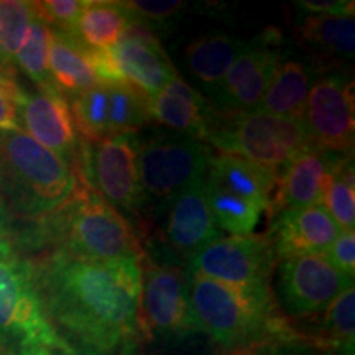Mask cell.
<instances>
[{
  "instance_id": "1",
  "label": "cell",
  "mask_w": 355,
  "mask_h": 355,
  "mask_svg": "<svg viewBox=\"0 0 355 355\" xmlns=\"http://www.w3.org/2000/svg\"><path fill=\"white\" fill-rule=\"evenodd\" d=\"M51 322L86 345L112 354L140 331V259L94 261L56 254L33 270Z\"/></svg>"
},
{
  "instance_id": "2",
  "label": "cell",
  "mask_w": 355,
  "mask_h": 355,
  "mask_svg": "<svg viewBox=\"0 0 355 355\" xmlns=\"http://www.w3.org/2000/svg\"><path fill=\"white\" fill-rule=\"evenodd\" d=\"M78 173L24 130L0 132V207L38 219L56 214L78 196Z\"/></svg>"
},
{
  "instance_id": "3",
  "label": "cell",
  "mask_w": 355,
  "mask_h": 355,
  "mask_svg": "<svg viewBox=\"0 0 355 355\" xmlns=\"http://www.w3.org/2000/svg\"><path fill=\"white\" fill-rule=\"evenodd\" d=\"M71 354L44 309L33 266L0 241V355Z\"/></svg>"
},
{
  "instance_id": "4",
  "label": "cell",
  "mask_w": 355,
  "mask_h": 355,
  "mask_svg": "<svg viewBox=\"0 0 355 355\" xmlns=\"http://www.w3.org/2000/svg\"><path fill=\"white\" fill-rule=\"evenodd\" d=\"M189 296L199 329L224 347H248L282 331L270 291H245L189 275Z\"/></svg>"
},
{
  "instance_id": "5",
  "label": "cell",
  "mask_w": 355,
  "mask_h": 355,
  "mask_svg": "<svg viewBox=\"0 0 355 355\" xmlns=\"http://www.w3.org/2000/svg\"><path fill=\"white\" fill-rule=\"evenodd\" d=\"M204 140L219 153L245 158L279 173L311 148L303 121L259 112H219L211 107Z\"/></svg>"
},
{
  "instance_id": "6",
  "label": "cell",
  "mask_w": 355,
  "mask_h": 355,
  "mask_svg": "<svg viewBox=\"0 0 355 355\" xmlns=\"http://www.w3.org/2000/svg\"><path fill=\"white\" fill-rule=\"evenodd\" d=\"M61 254L74 259L115 261L141 259L139 239L130 225L94 191L79 193L63 222Z\"/></svg>"
},
{
  "instance_id": "7",
  "label": "cell",
  "mask_w": 355,
  "mask_h": 355,
  "mask_svg": "<svg viewBox=\"0 0 355 355\" xmlns=\"http://www.w3.org/2000/svg\"><path fill=\"white\" fill-rule=\"evenodd\" d=\"M209 159L207 146L189 135H158L141 141L139 176L144 198L168 209L181 191L207 176Z\"/></svg>"
},
{
  "instance_id": "8",
  "label": "cell",
  "mask_w": 355,
  "mask_h": 355,
  "mask_svg": "<svg viewBox=\"0 0 355 355\" xmlns=\"http://www.w3.org/2000/svg\"><path fill=\"white\" fill-rule=\"evenodd\" d=\"M137 133L84 141L81 146L83 175L114 209L139 212L145 202L139 176Z\"/></svg>"
},
{
  "instance_id": "9",
  "label": "cell",
  "mask_w": 355,
  "mask_h": 355,
  "mask_svg": "<svg viewBox=\"0 0 355 355\" xmlns=\"http://www.w3.org/2000/svg\"><path fill=\"white\" fill-rule=\"evenodd\" d=\"M275 250L268 234L237 235L209 243L189 260L191 275H202L245 291H270Z\"/></svg>"
},
{
  "instance_id": "10",
  "label": "cell",
  "mask_w": 355,
  "mask_h": 355,
  "mask_svg": "<svg viewBox=\"0 0 355 355\" xmlns=\"http://www.w3.org/2000/svg\"><path fill=\"white\" fill-rule=\"evenodd\" d=\"M69 107L86 141L137 133L150 121V99L127 83H97L73 97Z\"/></svg>"
},
{
  "instance_id": "11",
  "label": "cell",
  "mask_w": 355,
  "mask_h": 355,
  "mask_svg": "<svg viewBox=\"0 0 355 355\" xmlns=\"http://www.w3.org/2000/svg\"><path fill=\"white\" fill-rule=\"evenodd\" d=\"M140 331L146 336H180L201 331L191 306L188 275L150 261L140 263Z\"/></svg>"
},
{
  "instance_id": "12",
  "label": "cell",
  "mask_w": 355,
  "mask_h": 355,
  "mask_svg": "<svg viewBox=\"0 0 355 355\" xmlns=\"http://www.w3.org/2000/svg\"><path fill=\"white\" fill-rule=\"evenodd\" d=\"M349 286H352V279L337 272L324 254L291 257L278 265V301L288 316L306 318L326 313L332 301Z\"/></svg>"
},
{
  "instance_id": "13",
  "label": "cell",
  "mask_w": 355,
  "mask_h": 355,
  "mask_svg": "<svg viewBox=\"0 0 355 355\" xmlns=\"http://www.w3.org/2000/svg\"><path fill=\"white\" fill-rule=\"evenodd\" d=\"M303 123L313 146L329 153H349L354 148V83L329 74L309 89Z\"/></svg>"
},
{
  "instance_id": "14",
  "label": "cell",
  "mask_w": 355,
  "mask_h": 355,
  "mask_svg": "<svg viewBox=\"0 0 355 355\" xmlns=\"http://www.w3.org/2000/svg\"><path fill=\"white\" fill-rule=\"evenodd\" d=\"M278 32L266 30L247 43L235 63L216 89L214 110L219 112H252L263 99L266 89L273 81L279 63Z\"/></svg>"
},
{
  "instance_id": "15",
  "label": "cell",
  "mask_w": 355,
  "mask_h": 355,
  "mask_svg": "<svg viewBox=\"0 0 355 355\" xmlns=\"http://www.w3.org/2000/svg\"><path fill=\"white\" fill-rule=\"evenodd\" d=\"M123 83L146 97H153L176 71L157 37L148 28L130 21L122 38L110 48Z\"/></svg>"
},
{
  "instance_id": "16",
  "label": "cell",
  "mask_w": 355,
  "mask_h": 355,
  "mask_svg": "<svg viewBox=\"0 0 355 355\" xmlns=\"http://www.w3.org/2000/svg\"><path fill=\"white\" fill-rule=\"evenodd\" d=\"M21 130L66 162H74L76 127L66 97L55 87L25 94L20 105Z\"/></svg>"
},
{
  "instance_id": "17",
  "label": "cell",
  "mask_w": 355,
  "mask_h": 355,
  "mask_svg": "<svg viewBox=\"0 0 355 355\" xmlns=\"http://www.w3.org/2000/svg\"><path fill=\"white\" fill-rule=\"evenodd\" d=\"M336 153L311 146L279 171L268 214L286 209H301L321 204L331 171L339 162Z\"/></svg>"
},
{
  "instance_id": "18",
  "label": "cell",
  "mask_w": 355,
  "mask_h": 355,
  "mask_svg": "<svg viewBox=\"0 0 355 355\" xmlns=\"http://www.w3.org/2000/svg\"><path fill=\"white\" fill-rule=\"evenodd\" d=\"M272 239L275 257L279 260L291 257L324 254L339 235V225L332 220L321 204L301 209H286L273 216Z\"/></svg>"
},
{
  "instance_id": "19",
  "label": "cell",
  "mask_w": 355,
  "mask_h": 355,
  "mask_svg": "<svg viewBox=\"0 0 355 355\" xmlns=\"http://www.w3.org/2000/svg\"><path fill=\"white\" fill-rule=\"evenodd\" d=\"M206 178L181 191L166 209L168 242L188 257L222 239L207 206Z\"/></svg>"
},
{
  "instance_id": "20",
  "label": "cell",
  "mask_w": 355,
  "mask_h": 355,
  "mask_svg": "<svg viewBox=\"0 0 355 355\" xmlns=\"http://www.w3.org/2000/svg\"><path fill=\"white\" fill-rule=\"evenodd\" d=\"M209 114L207 102L180 74L150 97V121L199 140L206 132Z\"/></svg>"
},
{
  "instance_id": "21",
  "label": "cell",
  "mask_w": 355,
  "mask_h": 355,
  "mask_svg": "<svg viewBox=\"0 0 355 355\" xmlns=\"http://www.w3.org/2000/svg\"><path fill=\"white\" fill-rule=\"evenodd\" d=\"M279 173L234 155H211L207 180L268 212Z\"/></svg>"
},
{
  "instance_id": "22",
  "label": "cell",
  "mask_w": 355,
  "mask_h": 355,
  "mask_svg": "<svg viewBox=\"0 0 355 355\" xmlns=\"http://www.w3.org/2000/svg\"><path fill=\"white\" fill-rule=\"evenodd\" d=\"M245 44L232 35H202L186 48V63L191 74L214 94Z\"/></svg>"
},
{
  "instance_id": "23",
  "label": "cell",
  "mask_w": 355,
  "mask_h": 355,
  "mask_svg": "<svg viewBox=\"0 0 355 355\" xmlns=\"http://www.w3.org/2000/svg\"><path fill=\"white\" fill-rule=\"evenodd\" d=\"M48 69H50L51 84L64 97H76L97 84L87 53L68 35L55 30H51Z\"/></svg>"
},
{
  "instance_id": "24",
  "label": "cell",
  "mask_w": 355,
  "mask_h": 355,
  "mask_svg": "<svg viewBox=\"0 0 355 355\" xmlns=\"http://www.w3.org/2000/svg\"><path fill=\"white\" fill-rule=\"evenodd\" d=\"M309 83V69L304 63L296 60L285 63L282 61L257 110L278 117L303 121L311 89Z\"/></svg>"
},
{
  "instance_id": "25",
  "label": "cell",
  "mask_w": 355,
  "mask_h": 355,
  "mask_svg": "<svg viewBox=\"0 0 355 355\" xmlns=\"http://www.w3.org/2000/svg\"><path fill=\"white\" fill-rule=\"evenodd\" d=\"M128 24L121 2H87L74 33L68 37L84 51H105L117 44Z\"/></svg>"
},
{
  "instance_id": "26",
  "label": "cell",
  "mask_w": 355,
  "mask_h": 355,
  "mask_svg": "<svg viewBox=\"0 0 355 355\" xmlns=\"http://www.w3.org/2000/svg\"><path fill=\"white\" fill-rule=\"evenodd\" d=\"M298 38L326 56L352 60L355 20L347 15H309L298 28Z\"/></svg>"
},
{
  "instance_id": "27",
  "label": "cell",
  "mask_w": 355,
  "mask_h": 355,
  "mask_svg": "<svg viewBox=\"0 0 355 355\" xmlns=\"http://www.w3.org/2000/svg\"><path fill=\"white\" fill-rule=\"evenodd\" d=\"M206 198L207 206L220 232L237 235H250L259 225L260 217L265 209L259 204L247 201L227 193L225 189L212 183L206 178Z\"/></svg>"
},
{
  "instance_id": "28",
  "label": "cell",
  "mask_w": 355,
  "mask_h": 355,
  "mask_svg": "<svg viewBox=\"0 0 355 355\" xmlns=\"http://www.w3.org/2000/svg\"><path fill=\"white\" fill-rule=\"evenodd\" d=\"M321 206L339 225L340 230H354L355 225V186L354 166L347 158H340L331 171L324 189Z\"/></svg>"
},
{
  "instance_id": "29",
  "label": "cell",
  "mask_w": 355,
  "mask_h": 355,
  "mask_svg": "<svg viewBox=\"0 0 355 355\" xmlns=\"http://www.w3.org/2000/svg\"><path fill=\"white\" fill-rule=\"evenodd\" d=\"M50 43H51V28L44 21L33 17L30 24L26 40L15 56L19 69L25 74L30 81L37 84L38 89L55 87L50 79V69H48V58H50Z\"/></svg>"
},
{
  "instance_id": "30",
  "label": "cell",
  "mask_w": 355,
  "mask_h": 355,
  "mask_svg": "<svg viewBox=\"0 0 355 355\" xmlns=\"http://www.w3.org/2000/svg\"><path fill=\"white\" fill-rule=\"evenodd\" d=\"M35 13L32 2L0 0V61L13 69V61L24 46Z\"/></svg>"
},
{
  "instance_id": "31",
  "label": "cell",
  "mask_w": 355,
  "mask_h": 355,
  "mask_svg": "<svg viewBox=\"0 0 355 355\" xmlns=\"http://www.w3.org/2000/svg\"><path fill=\"white\" fill-rule=\"evenodd\" d=\"M355 327V290L354 285L340 293L326 309V329L336 345L354 347Z\"/></svg>"
},
{
  "instance_id": "32",
  "label": "cell",
  "mask_w": 355,
  "mask_h": 355,
  "mask_svg": "<svg viewBox=\"0 0 355 355\" xmlns=\"http://www.w3.org/2000/svg\"><path fill=\"white\" fill-rule=\"evenodd\" d=\"M89 0H43L32 2L37 19L44 21L55 32L73 35L79 17Z\"/></svg>"
},
{
  "instance_id": "33",
  "label": "cell",
  "mask_w": 355,
  "mask_h": 355,
  "mask_svg": "<svg viewBox=\"0 0 355 355\" xmlns=\"http://www.w3.org/2000/svg\"><path fill=\"white\" fill-rule=\"evenodd\" d=\"M123 10L127 12L128 19L135 24H140L150 28L155 25H165L171 17L183 8V2L178 0H166V2H145V0H135V2H121Z\"/></svg>"
},
{
  "instance_id": "34",
  "label": "cell",
  "mask_w": 355,
  "mask_h": 355,
  "mask_svg": "<svg viewBox=\"0 0 355 355\" xmlns=\"http://www.w3.org/2000/svg\"><path fill=\"white\" fill-rule=\"evenodd\" d=\"M25 92L17 84L13 73H0V132L21 130L20 105Z\"/></svg>"
},
{
  "instance_id": "35",
  "label": "cell",
  "mask_w": 355,
  "mask_h": 355,
  "mask_svg": "<svg viewBox=\"0 0 355 355\" xmlns=\"http://www.w3.org/2000/svg\"><path fill=\"white\" fill-rule=\"evenodd\" d=\"M324 257L344 277L354 279L355 273V232L340 230L336 241L324 252Z\"/></svg>"
},
{
  "instance_id": "36",
  "label": "cell",
  "mask_w": 355,
  "mask_h": 355,
  "mask_svg": "<svg viewBox=\"0 0 355 355\" xmlns=\"http://www.w3.org/2000/svg\"><path fill=\"white\" fill-rule=\"evenodd\" d=\"M301 10L311 12L313 15H347L354 17V2L345 0H306L296 2Z\"/></svg>"
},
{
  "instance_id": "37",
  "label": "cell",
  "mask_w": 355,
  "mask_h": 355,
  "mask_svg": "<svg viewBox=\"0 0 355 355\" xmlns=\"http://www.w3.org/2000/svg\"><path fill=\"white\" fill-rule=\"evenodd\" d=\"M0 73H13V69H8V68H6V66H3L2 61H0Z\"/></svg>"
},
{
  "instance_id": "38",
  "label": "cell",
  "mask_w": 355,
  "mask_h": 355,
  "mask_svg": "<svg viewBox=\"0 0 355 355\" xmlns=\"http://www.w3.org/2000/svg\"><path fill=\"white\" fill-rule=\"evenodd\" d=\"M71 355H101V354H96V352H86V354H71Z\"/></svg>"
}]
</instances>
